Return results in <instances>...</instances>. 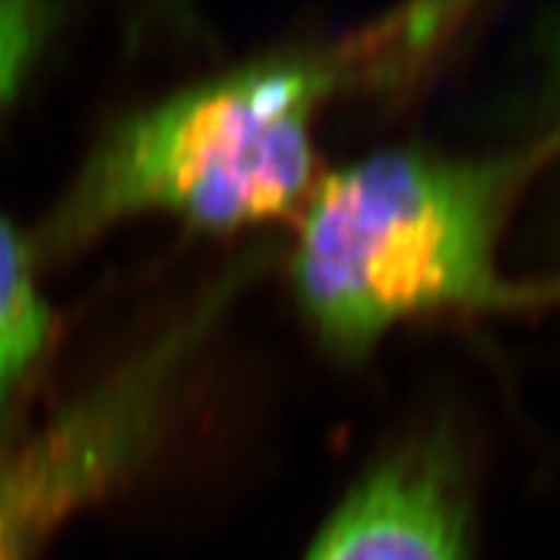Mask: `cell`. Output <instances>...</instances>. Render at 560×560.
I'll return each mask as SVG.
<instances>
[{"mask_svg": "<svg viewBox=\"0 0 560 560\" xmlns=\"http://www.w3.org/2000/svg\"><path fill=\"white\" fill-rule=\"evenodd\" d=\"M454 16L425 5L350 39L268 52L128 117L55 210L45 247L73 249L143 213L236 231L304 208L322 112L361 83L397 79Z\"/></svg>", "mask_w": 560, "mask_h": 560, "instance_id": "obj_1", "label": "cell"}, {"mask_svg": "<svg viewBox=\"0 0 560 560\" xmlns=\"http://www.w3.org/2000/svg\"><path fill=\"white\" fill-rule=\"evenodd\" d=\"M552 149L556 140H545L488 159L384 149L317 179L301 213L291 280L322 346L359 361L423 314L558 301L560 280L522 283L499 265L514 192Z\"/></svg>", "mask_w": 560, "mask_h": 560, "instance_id": "obj_2", "label": "cell"}, {"mask_svg": "<svg viewBox=\"0 0 560 560\" xmlns=\"http://www.w3.org/2000/svg\"><path fill=\"white\" fill-rule=\"evenodd\" d=\"M156 425L136 389L104 382L0 457V560H32L68 516L115 486Z\"/></svg>", "mask_w": 560, "mask_h": 560, "instance_id": "obj_3", "label": "cell"}, {"mask_svg": "<svg viewBox=\"0 0 560 560\" xmlns=\"http://www.w3.org/2000/svg\"><path fill=\"white\" fill-rule=\"evenodd\" d=\"M306 560H470V501L452 446L418 439L376 462Z\"/></svg>", "mask_w": 560, "mask_h": 560, "instance_id": "obj_4", "label": "cell"}, {"mask_svg": "<svg viewBox=\"0 0 560 560\" xmlns=\"http://www.w3.org/2000/svg\"><path fill=\"white\" fill-rule=\"evenodd\" d=\"M50 338V312L32 278L30 252L0 219V423Z\"/></svg>", "mask_w": 560, "mask_h": 560, "instance_id": "obj_5", "label": "cell"}, {"mask_svg": "<svg viewBox=\"0 0 560 560\" xmlns=\"http://www.w3.org/2000/svg\"><path fill=\"white\" fill-rule=\"evenodd\" d=\"M58 19V5L26 0L0 3V109L16 96L26 70L37 60Z\"/></svg>", "mask_w": 560, "mask_h": 560, "instance_id": "obj_6", "label": "cell"}, {"mask_svg": "<svg viewBox=\"0 0 560 560\" xmlns=\"http://www.w3.org/2000/svg\"><path fill=\"white\" fill-rule=\"evenodd\" d=\"M548 50H550V83H552V91H556V102L560 107V19L552 21Z\"/></svg>", "mask_w": 560, "mask_h": 560, "instance_id": "obj_7", "label": "cell"}]
</instances>
